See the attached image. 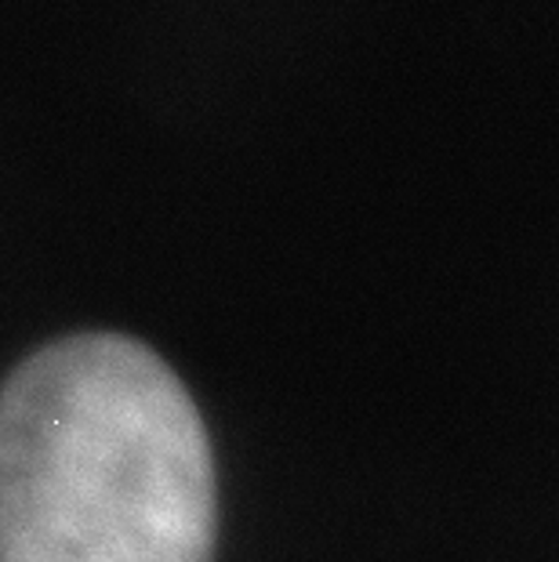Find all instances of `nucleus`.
I'll return each instance as SVG.
<instances>
[{
	"mask_svg": "<svg viewBox=\"0 0 559 562\" xmlns=\"http://www.w3.org/2000/svg\"><path fill=\"white\" fill-rule=\"evenodd\" d=\"M219 483L182 378L127 334H69L0 385V562H211Z\"/></svg>",
	"mask_w": 559,
	"mask_h": 562,
	"instance_id": "1",
	"label": "nucleus"
}]
</instances>
